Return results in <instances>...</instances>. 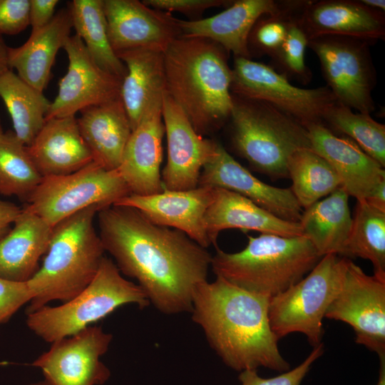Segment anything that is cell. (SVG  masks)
I'll use <instances>...</instances> for the list:
<instances>
[{
  "mask_svg": "<svg viewBox=\"0 0 385 385\" xmlns=\"http://www.w3.org/2000/svg\"><path fill=\"white\" fill-rule=\"evenodd\" d=\"M198 186L234 192L289 222H299L303 212L290 188H277L261 181L218 142L213 155L202 170Z\"/></svg>",
  "mask_w": 385,
  "mask_h": 385,
  "instance_id": "cell-17",
  "label": "cell"
},
{
  "mask_svg": "<svg viewBox=\"0 0 385 385\" xmlns=\"http://www.w3.org/2000/svg\"><path fill=\"white\" fill-rule=\"evenodd\" d=\"M380 359L379 376L376 385H385V357Z\"/></svg>",
  "mask_w": 385,
  "mask_h": 385,
  "instance_id": "cell-47",
  "label": "cell"
},
{
  "mask_svg": "<svg viewBox=\"0 0 385 385\" xmlns=\"http://www.w3.org/2000/svg\"><path fill=\"white\" fill-rule=\"evenodd\" d=\"M116 55L126 68L120 98L133 130L150 107L163 102L167 91L163 53L139 48Z\"/></svg>",
  "mask_w": 385,
  "mask_h": 385,
  "instance_id": "cell-28",
  "label": "cell"
},
{
  "mask_svg": "<svg viewBox=\"0 0 385 385\" xmlns=\"http://www.w3.org/2000/svg\"><path fill=\"white\" fill-rule=\"evenodd\" d=\"M233 95L262 101L293 118L304 126L323 123L337 99L326 86L302 88L265 63L235 57L230 87Z\"/></svg>",
  "mask_w": 385,
  "mask_h": 385,
  "instance_id": "cell-10",
  "label": "cell"
},
{
  "mask_svg": "<svg viewBox=\"0 0 385 385\" xmlns=\"http://www.w3.org/2000/svg\"><path fill=\"white\" fill-rule=\"evenodd\" d=\"M299 223L302 235L321 257L334 254L346 257L352 217L349 195L342 187L304 209Z\"/></svg>",
  "mask_w": 385,
  "mask_h": 385,
  "instance_id": "cell-29",
  "label": "cell"
},
{
  "mask_svg": "<svg viewBox=\"0 0 385 385\" xmlns=\"http://www.w3.org/2000/svg\"><path fill=\"white\" fill-rule=\"evenodd\" d=\"M28 385H51V384L46 379H43L39 381L31 383Z\"/></svg>",
  "mask_w": 385,
  "mask_h": 385,
  "instance_id": "cell-48",
  "label": "cell"
},
{
  "mask_svg": "<svg viewBox=\"0 0 385 385\" xmlns=\"http://www.w3.org/2000/svg\"><path fill=\"white\" fill-rule=\"evenodd\" d=\"M214 197L205 217L207 234L215 247L220 232L240 229L284 237L302 235L299 222L284 220L234 192L214 188Z\"/></svg>",
  "mask_w": 385,
  "mask_h": 385,
  "instance_id": "cell-24",
  "label": "cell"
},
{
  "mask_svg": "<svg viewBox=\"0 0 385 385\" xmlns=\"http://www.w3.org/2000/svg\"><path fill=\"white\" fill-rule=\"evenodd\" d=\"M26 148L42 177L70 174L93 162L76 115L46 120Z\"/></svg>",
  "mask_w": 385,
  "mask_h": 385,
  "instance_id": "cell-23",
  "label": "cell"
},
{
  "mask_svg": "<svg viewBox=\"0 0 385 385\" xmlns=\"http://www.w3.org/2000/svg\"><path fill=\"white\" fill-rule=\"evenodd\" d=\"M8 49L9 47L0 36V74L10 69L8 63Z\"/></svg>",
  "mask_w": 385,
  "mask_h": 385,
  "instance_id": "cell-45",
  "label": "cell"
},
{
  "mask_svg": "<svg viewBox=\"0 0 385 385\" xmlns=\"http://www.w3.org/2000/svg\"><path fill=\"white\" fill-rule=\"evenodd\" d=\"M96 217L105 252L121 274L137 281L150 303L165 314L190 312L195 289L207 281V250L130 206H106Z\"/></svg>",
  "mask_w": 385,
  "mask_h": 385,
  "instance_id": "cell-1",
  "label": "cell"
},
{
  "mask_svg": "<svg viewBox=\"0 0 385 385\" xmlns=\"http://www.w3.org/2000/svg\"><path fill=\"white\" fill-rule=\"evenodd\" d=\"M371 44L339 36H317L308 41V47L319 59L327 86L337 101L367 114L375 109L372 91L376 82Z\"/></svg>",
  "mask_w": 385,
  "mask_h": 385,
  "instance_id": "cell-11",
  "label": "cell"
},
{
  "mask_svg": "<svg viewBox=\"0 0 385 385\" xmlns=\"http://www.w3.org/2000/svg\"><path fill=\"white\" fill-rule=\"evenodd\" d=\"M103 6L108 38L116 54L139 48L164 53L181 36L178 19L143 1L103 0Z\"/></svg>",
  "mask_w": 385,
  "mask_h": 385,
  "instance_id": "cell-16",
  "label": "cell"
},
{
  "mask_svg": "<svg viewBox=\"0 0 385 385\" xmlns=\"http://www.w3.org/2000/svg\"><path fill=\"white\" fill-rule=\"evenodd\" d=\"M162 116L167 139V161L161 172L165 190L198 187L200 173L213 155L217 141L204 138L166 91Z\"/></svg>",
  "mask_w": 385,
  "mask_h": 385,
  "instance_id": "cell-15",
  "label": "cell"
},
{
  "mask_svg": "<svg viewBox=\"0 0 385 385\" xmlns=\"http://www.w3.org/2000/svg\"><path fill=\"white\" fill-rule=\"evenodd\" d=\"M300 21L309 39L339 36L375 43L385 37L384 12L360 0L307 1Z\"/></svg>",
  "mask_w": 385,
  "mask_h": 385,
  "instance_id": "cell-21",
  "label": "cell"
},
{
  "mask_svg": "<svg viewBox=\"0 0 385 385\" xmlns=\"http://www.w3.org/2000/svg\"><path fill=\"white\" fill-rule=\"evenodd\" d=\"M303 9L292 21L286 38L272 61L278 66L279 73L286 78L307 84L312 79V73L305 63L309 38L300 21Z\"/></svg>",
  "mask_w": 385,
  "mask_h": 385,
  "instance_id": "cell-37",
  "label": "cell"
},
{
  "mask_svg": "<svg viewBox=\"0 0 385 385\" xmlns=\"http://www.w3.org/2000/svg\"><path fill=\"white\" fill-rule=\"evenodd\" d=\"M53 227L26 206L13 227L0 240V277L14 282H28L38 269L46 254Z\"/></svg>",
  "mask_w": 385,
  "mask_h": 385,
  "instance_id": "cell-26",
  "label": "cell"
},
{
  "mask_svg": "<svg viewBox=\"0 0 385 385\" xmlns=\"http://www.w3.org/2000/svg\"><path fill=\"white\" fill-rule=\"evenodd\" d=\"M287 172L292 182L289 188L304 209L342 187L334 168L312 148L296 150L288 160Z\"/></svg>",
  "mask_w": 385,
  "mask_h": 385,
  "instance_id": "cell-32",
  "label": "cell"
},
{
  "mask_svg": "<svg viewBox=\"0 0 385 385\" xmlns=\"http://www.w3.org/2000/svg\"><path fill=\"white\" fill-rule=\"evenodd\" d=\"M231 141L255 170L273 179L288 178L287 163L300 148H311L307 128L269 104L232 95Z\"/></svg>",
  "mask_w": 385,
  "mask_h": 385,
  "instance_id": "cell-6",
  "label": "cell"
},
{
  "mask_svg": "<svg viewBox=\"0 0 385 385\" xmlns=\"http://www.w3.org/2000/svg\"><path fill=\"white\" fill-rule=\"evenodd\" d=\"M232 1L225 0H145L143 2L155 9L165 12L178 11L196 20L205 10L225 4Z\"/></svg>",
  "mask_w": 385,
  "mask_h": 385,
  "instance_id": "cell-41",
  "label": "cell"
},
{
  "mask_svg": "<svg viewBox=\"0 0 385 385\" xmlns=\"http://www.w3.org/2000/svg\"><path fill=\"white\" fill-rule=\"evenodd\" d=\"M105 207L92 205L53 227L43 263L26 282L31 299L26 313L48 302H66L81 292L94 279L105 250L94 220Z\"/></svg>",
  "mask_w": 385,
  "mask_h": 385,
  "instance_id": "cell-4",
  "label": "cell"
},
{
  "mask_svg": "<svg viewBox=\"0 0 385 385\" xmlns=\"http://www.w3.org/2000/svg\"><path fill=\"white\" fill-rule=\"evenodd\" d=\"M68 8L76 34L83 41L93 61L123 80L126 68L111 45L103 0H73Z\"/></svg>",
  "mask_w": 385,
  "mask_h": 385,
  "instance_id": "cell-31",
  "label": "cell"
},
{
  "mask_svg": "<svg viewBox=\"0 0 385 385\" xmlns=\"http://www.w3.org/2000/svg\"><path fill=\"white\" fill-rule=\"evenodd\" d=\"M63 48L68 58V71L59 81L46 120L76 115L86 108L120 97L122 80L93 61L78 35L70 36Z\"/></svg>",
  "mask_w": 385,
  "mask_h": 385,
  "instance_id": "cell-14",
  "label": "cell"
},
{
  "mask_svg": "<svg viewBox=\"0 0 385 385\" xmlns=\"http://www.w3.org/2000/svg\"><path fill=\"white\" fill-rule=\"evenodd\" d=\"M280 1L274 0H237L208 18L178 19L181 36L204 38L220 45L235 57L250 58L248 37L256 21L262 16L276 12Z\"/></svg>",
  "mask_w": 385,
  "mask_h": 385,
  "instance_id": "cell-22",
  "label": "cell"
},
{
  "mask_svg": "<svg viewBox=\"0 0 385 385\" xmlns=\"http://www.w3.org/2000/svg\"><path fill=\"white\" fill-rule=\"evenodd\" d=\"M365 200L371 205L385 211V181L380 183Z\"/></svg>",
  "mask_w": 385,
  "mask_h": 385,
  "instance_id": "cell-44",
  "label": "cell"
},
{
  "mask_svg": "<svg viewBox=\"0 0 385 385\" xmlns=\"http://www.w3.org/2000/svg\"><path fill=\"white\" fill-rule=\"evenodd\" d=\"M323 124L334 133L343 134L355 142L367 155L385 167V125L370 114L354 113L337 102L327 111Z\"/></svg>",
  "mask_w": 385,
  "mask_h": 385,
  "instance_id": "cell-35",
  "label": "cell"
},
{
  "mask_svg": "<svg viewBox=\"0 0 385 385\" xmlns=\"http://www.w3.org/2000/svg\"><path fill=\"white\" fill-rule=\"evenodd\" d=\"M348 261L326 255L306 277L270 299V324L278 339L299 332L313 347L321 344L322 319L341 289Z\"/></svg>",
  "mask_w": 385,
  "mask_h": 385,
  "instance_id": "cell-8",
  "label": "cell"
},
{
  "mask_svg": "<svg viewBox=\"0 0 385 385\" xmlns=\"http://www.w3.org/2000/svg\"><path fill=\"white\" fill-rule=\"evenodd\" d=\"M311 148L325 159L339 175L342 187L356 200H366L381 182L385 170L352 140L337 135L323 123L304 126Z\"/></svg>",
  "mask_w": 385,
  "mask_h": 385,
  "instance_id": "cell-19",
  "label": "cell"
},
{
  "mask_svg": "<svg viewBox=\"0 0 385 385\" xmlns=\"http://www.w3.org/2000/svg\"><path fill=\"white\" fill-rule=\"evenodd\" d=\"M150 302L138 284L125 279L115 262L104 257L92 282L78 294L57 307H42L26 313V325L46 342L72 336L105 318L120 307Z\"/></svg>",
  "mask_w": 385,
  "mask_h": 385,
  "instance_id": "cell-7",
  "label": "cell"
},
{
  "mask_svg": "<svg viewBox=\"0 0 385 385\" xmlns=\"http://www.w3.org/2000/svg\"><path fill=\"white\" fill-rule=\"evenodd\" d=\"M42 179L14 131L0 134V194L27 200Z\"/></svg>",
  "mask_w": 385,
  "mask_h": 385,
  "instance_id": "cell-34",
  "label": "cell"
},
{
  "mask_svg": "<svg viewBox=\"0 0 385 385\" xmlns=\"http://www.w3.org/2000/svg\"><path fill=\"white\" fill-rule=\"evenodd\" d=\"M3 133H4V131H3L2 126L1 125V121H0V134H1Z\"/></svg>",
  "mask_w": 385,
  "mask_h": 385,
  "instance_id": "cell-49",
  "label": "cell"
},
{
  "mask_svg": "<svg viewBox=\"0 0 385 385\" xmlns=\"http://www.w3.org/2000/svg\"><path fill=\"white\" fill-rule=\"evenodd\" d=\"M307 1H280L279 9L261 16L248 37V48L272 58L281 48L293 19L303 9Z\"/></svg>",
  "mask_w": 385,
  "mask_h": 385,
  "instance_id": "cell-36",
  "label": "cell"
},
{
  "mask_svg": "<svg viewBox=\"0 0 385 385\" xmlns=\"http://www.w3.org/2000/svg\"><path fill=\"white\" fill-rule=\"evenodd\" d=\"M130 194L118 169L93 161L70 174L42 177L26 207L53 227L86 207L109 206Z\"/></svg>",
  "mask_w": 385,
  "mask_h": 385,
  "instance_id": "cell-9",
  "label": "cell"
},
{
  "mask_svg": "<svg viewBox=\"0 0 385 385\" xmlns=\"http://www.w3.org/2000/svg\"><path fill=\"white\" fill-rule=\"evenodd\" d=\"M215 188L198 186L188 190H165L148 195L130 194L113 205L136 208L153 223L186 234L200 246L211 245L205 217Z\"/></svg>",
  "mask_w": 385,
  "mask_h": 385,
  "instance_id": "cell-18",
  "label": "cell"
},
{
  "mask_svg": "<svg viewBox=\"0 0 385 385\" xmlns=\"http://www.w3.org/2000/svg\"><path fill=\"white\" fill-rule=\"evenodd\" d=\"M29 0H0V36L15 35L29 25Z\"/></svg>",
  "mask_w": 385,
  "mask_h": 385,
  "instance_id": "cell-40",
  "label": "cell"
},
{
  "mask_svg": "<svg viewBox=\"0 0 385 385\" xmlns=\"http://www.w3.org/2000/svg\"><path fill=\"white\" fill-rule=\"evenodd\" d=\"M270 299L216 277L197 287L190 312L228 367L240 372L265 367L283 373L289 364L270 327Z\"/></svg>",
  "mask_w": 385,
  "mask_h": 385,
  "instance_id": "cell-2",
  "label": "cell"
},
{
  "mask_svg": "<svg viewBox=\"0 0 385 385\" xmlns=\"http://www.w3.org/2000/svg\"><path fill=\"white\" fill-rule=\"evenodd\" d=\"M113 335L101 327L90 326L81 332L51 343L32 366L39 368L51 385H103L111 376L101 361Z\"/></svg>",
  "mask_w": 385,
  "mask_h": 385,
  "instance_id": "cell-13",
  "label": "cell"
},
{
  "mask_svg": "<svg viewBox=\"0 0 385 385\" xmlns=\"http://www.w3.org/2000/svg\"><path fill=\"white\" fill-rule=\"evenodd\" d=\"M346 257L369 260L374 274L385 279V211L365 200L356 202Z\"/></svg>",
  "mask_w": 385,
  "mask_h": 385,
  "instance_id": "cell-33",
  "label": "cell"
},
{
  "mask_svg": "<svg viewBox=\"0 0 385 385\" xmlns=\"http://www.w3.org/2000/svg\"><path fill=\"white\" fill-rule=\"evenodd\" d=\"M323 352L324 346L321 343L314 347L309 355L299 366L277 376L265 379L260 376L257 370H245L240 372L238 379L241 385H300L312 364Z\"/></svg>",
  "mask_w": 385,
  "mask_h": 385,
  "instance_id": "cell-38",
  "label": "cell"
},
{
  "mask_svg": "<svg viewBox=\"0 0 385 385\" xmlns=\"http://www.w3.org/2000/svg\"><path fill=\"white\" fill-rule=\"evenodd\" d=\"M21 211L14 203L0 200V240L11 230Z\"/></svg>",
  "mask_w": 385,
  "mask_h": 385,
  "instance_id": "cell-43",
  "label": "cell"
},
{
  "mask_svg": "<svg viewBox=\"0 0 385 385\" xmlns=\"http://www.w3.org/2000/svg\"><path fill=\"white\" fill-rule=\"evenodd\" d=\"M227 53L210 39L183 36L163 53L167 92L202 135L230 118L232 68Z\"/></svg>",
  "mask_w": 385,
  "mask_h": 385,
  "instance_id": "cell-3",
  "label": "cell"
},
{
  "mask_svg": "<svg viewBox=\"0 0 385 385\" xmlns=\"http://www.w3.org/2000/svg\"><path fill=\"white\" fill-rule=\"evenodd\" d=\"M31 297L26 282L0 277V324L7 322L22 306L31 301Z\"/></svg>",
  "mask_w": 385,
  "mask_h": 385,
  "instance_id": "cell-39",
  "label": "cell"
},
{
  "mask_svg": "<svg viewBox=\"0 0 385 385\" xmlns=\"http://www.w3.org/2000/svg\"><path fill=\"white\" fill-rule=\"evenodd\" d=\"M73 27L68 8L58 11L44 27L31 31L21 46L9 47L8 63L17 75L36 89L43 92L58 51L63 48Z\"/></svg>",
  "mask_w": 385,
  "mask_h": 385,
  "instance_id": "cell-27",
  "label": "cell"
},
{
  "mask_svg": "<svg viewBox=\"0 0 385 385\" xmlns=\"http://www.w3.org/2000/svg\"><path fill=\"white\" fill-rule=\"evenodd\" d=\"M79 113V130L93 161L106 170H117L133 131L120 98L86 108Z\"/></svg>",
  "mask_w": 385,
  "mask_h": 385,
  "instance_id": "cell-25",
  "label": "cell"
},
{
  "mask_svg": "<svg viewBox=\"0 0 385 385\" xmlns=\"http://www.w3.org/2000/svg\"><path fill=\"white\" fill-rule=\"evenodd\" d=\"M0 97L10 114L14 134L29 145L44 125L51 102L11 69L0 74Z\"/></svg>",
  "mask_w": 385,
  "mask_h": 385,
  "instance_id": "cell-30",
  "label": "cell"
},
{
  "mask_svg": "<svg viewBox=\"0 0 385 385\" xmlns=\"http://www.w3.org/2000/svg\"><path fill=\"white\" fill-rule=\"evenodd\" d=\"M247 238V246L237 252L217 247L211 267L216 277L269 298L302 279L322 257L304 235L261 233Z\"/></svg>",
  "mask_w": 385,
  "mask_h": 385,
  "instance_id": "cell-5",
  "label": "cell"
},
{
  "mask_svg": "<svg viewBox=\"0 0 385 385\" xmlns=\"http://www.w3.org/2000/svg\"><path fill=\"white\" fill-rule=\"evenodd\" d=\"M58 0H29V25L31 31L46 26L53 18Z\"/></svg>",
  "mask_w": 385,
  "mask_h": 385,
  "instance_id": "cell-42",
  "label": "cell"
},
{
  "mask_svg": "<svg viewBox=\"0 0 385 385\" xmlns=\"http://www.w3.org/2000/svg\"><path fill=\"white\" fill-rule=\"evenodd\" d=\"M360 1L370 9L382 12L385 11L384 0H360Z\"/></svg>",
  "mask_w": 385,
  "mask_h": 385,
  "instance_id": "cell-46",
  "label": "cell"
},
{
  "mask_svg": "<svg viewBox=\"0 0 385 385\" xmlns=\"http://www.w3.org/2000/svg\"><path fill=\"white\" fill-rule=\"evenodd\" d=\"M162 103L150 107L132 131L118 168L131 194L148 195L164 190L160 172L165 134Z\"/></svg>",
  "mask_w": 385,
  "mask_h": 385,
  "instance_id": "cell-20",
  "label": "cell"
},
{
  "mask_svg": "<svg viewBox=\"0 0 385 385\" xmlns=\"http://www.w3.org/2000/svg\"><path fill=\"white\" fill-rule=\"evenodd\" d=\"M324 317L349 324L357 344L385 357V279L366 274L349 260L341 289Z\"/></svg>",
  "mask_w": 385,
  "mask_h": 385,
  "instance_id": "cell-12",
  "label": "cell"
}]
</instances>
